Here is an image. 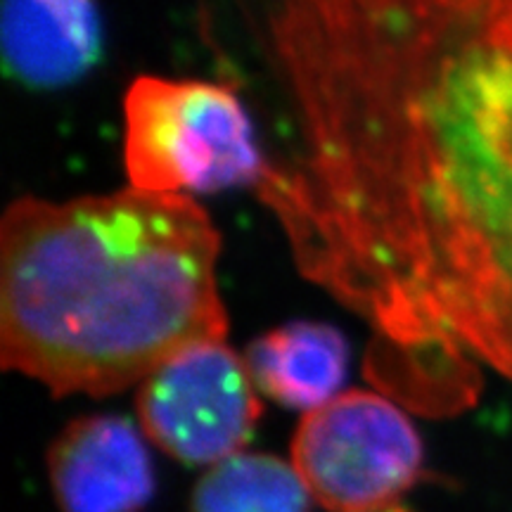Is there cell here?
<instances>
[{
	"label": "cell",
	"mask_w": 512,
	"mask_h": 512,
	"mask_svg": "<svg viewBox=\"0 0 512 512\" xmlns=\"http://www.w3.org/2000/svg\"><path fill=\"white\" fill-rule=\"evenodd\" d=\"M508 0H230L283 110L254 192L294 264L373 330L375 382L425 415L512 380Z\"/></svg>",
	"instance_id": "1"
},
{
	"label": "cell",
	"mask_w": 512,
	"mask_h": 512,
	"mask_svg": "<svg viewBox=\"0 0 512 512\" xmlns=\"http://www.w3.org/2000/svg\"><path fill=\"white\" fill-rule=\"evenodd\" d=\"M221 235L190 195L128 185L0 223V361L55 396H107L228 335Z\"/></svg>",
	"instance_id": "2"
},
{
	"label": "cell",
	"mask_w": 512,
	"mask_h": 512,
	"mask_svg": "<svg viewBox=\"0 0 512 512\" xmlns=\"http://www.w3.org/2000/svg\"><path fill=\"white\" fill-rule=\"evenodd\" d=\"M124 124L126 176L136 190H256L268 171L254 121L226 83L138 76Z\"/></svg>",
	"instance_id": "3"
},
{
	"label": "cell",
	"mask_w": 512,
	"mask_h": 512,
	"mask_svg": "<svg viewBox=\"0 0 512 512\" xmlns=\"http://www.w3.org/2000/svg\"><path fill=\"white\" fill-rule=\"evenodd\" d=\"M422 441L396 403L347 392L306 413L292 467L330 512H387L422 475Z\"/></svg>",
	"instance_id": "4"
},
{
	"label": "cell",
	"mask_w": 512,
	"mask_h": 512,
	"mask_svg": "<svg viewBox=\"0 0 512 512\" xmlns=\"http://www.w3.org/2000/svg\"><path fill=\"white\" fill-rule=\"evenodd\" d=\"M143 432L171 458L216 465L242 453L261 415L245 358L202 342L159 366L138 387Z\"/></svg>",
	"instance_id": "5"
},
{
	"label": "cell",
	"mask_w": 512,
	"mask_h": 512,
	"mask_svg": "<svg viewBox=\"0 0 512 512\" xmlns=\"http://www.w3.org/2000/svg\"><path fill=\"white\" fill-rule=\"evenodd\" d=\"M48 472L62 512H138L155 494L150 453L119 415L69 422L50 446Z\"/></svg>",
	"instance_id": "6"
},
{
	"label": "cell",
	"mask_w": 512,
	"mask_h": 512,
	"mask_svg": "<svg viewBox=\"0 0 512 512\" xmlns=\"http://www.w3.org/2000/svg\"><path fill=\"white\" fill-rule=\"evenodd\" d=\"M3 62L34 91H55L86 76L102 57L95 0H3Z\"/></svg>",
	"instance_id": "7"
},
{
	"label": "cell",
	"mask_w": 512,
	"mask_h": 512,
	"mask_svg": "<svg viewBox=\"0 0 512 512\" xmlns=\"http://www.w3.org/2000/svg\"><path fill=\"white\" fill-rule=\"evenodd\" d=\"M245 361L259 392L311 413L339 396L349 368V344L332 325L297 320L254 339Z\"/></svg>",
	"instance_id": "8"
},
{
	"label": "cell",
	"mask_w": 512,
	"mask_h": 512,
	"mask_svg": "<svg viewBox=\"0 0 512 512\" xmlns=\"http://www.w3.org/2000/svg\"><path fill=\"white\" fill-rule=\"evenodd\" d=\"M297 470L268 453H238L211 465L195 486L192 512H309Z\"/></svg>",
	"instance_id": "9"
},
{
	"label": "cell",
	"mask_w": 512,
	"mask_h": 512,
	"mask_svg": "<svg viewBox=\"0 0 512 512\" xmlns=\"http://www.w3.org/2000/svg\"><path fill=\"white\" fill-rule=\"evenodd\" d=\"M498 24H501L503 34L512 41V0L501 10V17H498Z\"/></svg>",
	"instance_id": "10"
},
{
	"label": "cell",
	"mask_w": 512,
	"mask_h": 512,
	"mask_svg": "<svg viewBox=\"0 0 512 512\" xmlns=\"http://www.w3.org/2000/svg\"><path fill=\"white\" fill-rule=\"evenodd\" d=\"M387 512H408V510H403V508H399V505H396V508H392V510H387Z\"/></svg>",
	"instance_id": "11"
}]
</instances>
